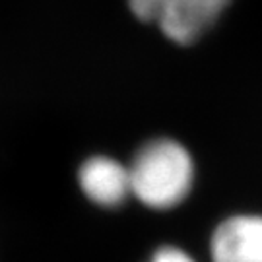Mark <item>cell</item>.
Here are the masks:
<instances>
[{
    "instance_id": "3",
    "label": "cell",
    "mask_w": 262,
    "mask_h": 262,
    "mask_svg": "<svg viewBox=\"0 0 262 262\" xmlns=\"http://www.w3.org/2000/svg\"><path fill=\"white\" fill-rule=\"evenodd\" d=\"M212 262H262V215L235 214L220 222L210 239Z\"/></svg>"
},
{
    "instance_id": "1",
    "label": "cell",
    "mask_w": 262,
    "mask_h": 262,
    "mask_svg": "<svg viewBox=\"0 0 262 262\" xmlns=\"http://www.w3.org/2000/svg\"><path fill=\"white\" fill-rule=\"evenodd\" d=\"M132 196L151 210H173L192 190L196 169L190 151L173 138H154L134 154L130 165Z\"/></svg>"
},
{
    "instance_id": "5",
    "label": "cell",
    "mask_w": 262,
    "mask_h": 262,
    "mask_svg": "<svg viewBox=\"0 0 262 262\" xmlns=\"http://www.w3.org/2000/svg\"><path fill=\"white\" fill-rule=\"evenodd\" d=\"M165 0H128L130 12L142 21H158Z\"/></svg>"
},
{
    "instance_id": "6",
    "label": "cell",
    "mask_w": 262,
    "mask_h": 262,
    "mask_svg": "<svg viewBox=\"0 0 262 262\" xmlns=\"http://www.w3.org/2000/svg\"><path fill=\"white\" fill-rule=\"evenodd\" d=\"M148 262H196L192 258V254H188L185 249H181L177 245H163L154 251Z\"/></svg>"
},
{
    "instance_id": "2",
    "label": "cell",
    "mask_w": 262,
    "mask_h": 262,
    "mask_svg": "<svg viewBox=\"0 0 262 262\" xmlns=\"http://www.w3.org/2000/svg\"><path fill=\"white\" fill-rule=\"evenodd\" d=\"M229 4L231 0H165L156 24L169 41L190 45L214 26Z\"/></svg>"
},
{
    "instance_id": "4",
    "label": "cell",
    "mask_w": 262,
    "mask_h": 262,
    "mask_svg": "<svg viewBox=\"0 0 262 262\" xmlns=\"http://www.w3.org/2000/svg\"><path fill=\"white\" fill-rule=\"evenodd\" d=\"M78 185L90 202L101 208H117L132 196L128 165L109 156L85 159L78 171Z\"/></svg>"
}]
</instances>
